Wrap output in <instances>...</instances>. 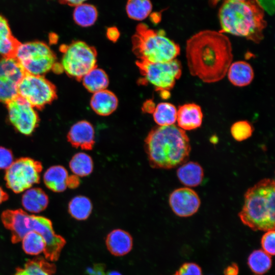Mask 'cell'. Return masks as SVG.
I'll return each mask as SVG.
<instances>
[{
  "label": "cell",
  "instance_id": "cell-1",
  "mask_svg": "<svg viewBox=\"0 0 275 275\" xmlns=\"http://www.w3.org/2000/svg\"><path fill=\"white\" fill-rule=\"evenodd\" d=\"M185 53L190 73L205 83L223 79L232 63V46L224 33L201 31L186 41Z\"/></svg>",
  "mask_w": 275,
  "mask_h": 275
},
{
  "label": "cell",
  "instance_id": "cell-2",
  "mask_svg": "<svg viewBox=\"0 0 275 275\" xmlns=\"http://www.w3.org/2000/svg\"><path fill=\"white\" fill-rule=\"evenodd\" d=\"M150 166L170 169L184 163L191 150L185 131L175 124L152 129L145 140Z\"/></svg>",
  "mask_w": 275,
  "mask_h": 275
},
{
  "label": "cell",
  "instance_id": "cell-3",
  "mask_svg": "<svg viewBox=\"0 0 275 275\" xmlns=\"http://www.w3.org/2000/svg\"><path fill=\"white\" fill-rule=\"evenodd\" d=\"M218 18L221 33L244 37L255 43L263 39L267 22L264 10L257 0H225Z\"/></svg>",
  "mask_w": 275,
  "mask_h": 275
},
{
  "label": "cell",
  "instance_id": "cell-4",
  "mask_svg": "<svg viewBox=\"0 0 275 275\" xmlns=\"http://www.w3.org/2000/svg\"><path fill=\"white\" fill-rule=\"evenodd\" d=\"M238 216L243 224L254 231L274 230V180L264 178L249 188Z\"/></svg>",
  "mask_w": 275,
  "mask_h": 275
},
{
  "label": "cell",
  "instance_id": "cell-5",
  "mask_svg": "<svg viewBox=\"0 0 275 275\" xmlns=\"http://www.w3.org/2000/svg\"><path fill=\"white\" fill-rule=\"evenodd\" d=\"M132 51L139 61L164 63L176 59L179 45L168 38L162 30H154L139 23L132 37Z\"/></svg>",
  "mask_w": 275,
  "mask_h": 275
},
{
  "label": "cell",
  "instance_id": "cell-6",
  "mask_svg": "<svg viewBox=\"0 0 275 275\" xmlns=\"http://www.w3.org/2000/svg\"><path fill=\"white\" fill-rule=\"evenodd\" d=\"M15 58L25 73L39 75L53 68L57 60L49 47L41 41L20 43Z\"/></svg>",
  "mask_w": 275,
  "mask_h": 275
},
{
  "label": "cell",
  "instance_id": "cell-7",
  "mask_svg": "<svg viewBox=\"0 0 275 275\" xmlns=\"http://www.w3.org/2000/svg\"><path fill=\"white\" fill-rule=\"evenodd\" d=\"M62 68L69 76L77 80L96 67L97 52L94 47L81 41L64 46Z\"/></svg>",
  "mask_w": 275,
  "mask_h": 275
},
{
  "label": "cell",
  "instance_id": "cell-8",
  "mask_svg": "<svg viewBox=\"0 0 275 275\" xmlns=\"http://www.w3.org/2000/svg\"><path fill=\"white\" fill-rule=\"evenodd\" d=\"M136 64L143 76L141 83L150 84L160 92L172 89L182 74L181 64L176 59L164 63L138 60Z\"/></svg>",
  "mask_w": 275,
  "mask_h": 275
},
{
  "label": "cell",
  "instance_id": "cell-9",
  "mask_svg": "<svg viewBox=\"0 0 275 275\" xmlns=\"http://www.w3.org/2000/svg\"><path fill=\"white\" fill-rule=\"evenodd\" d=\"M41 162L30 157H20L6 170V186L15 193H20L40 182L42 170Z\"/></svg>",
  "mask_w": 275,
  "mask_h": 275
},
{
  "label": "cell",
  "instance_id": "cell-10",
  "mask_svg": "<svg viewBox=\"0 0 275 275\" xmlns=\"http://www.w3.org/2000/svg\"><path fill=\"white\" fill-rule=\"evenodd\" d=\"M18 95L34 107L42 108L57 97L56 88L42 75L25 73L18 88Z\"/></svg>",
  "mask_w": 275,
  "mask_h": 275
},
{
  "label": "cell",
  "instance_id": "cell-11",
  "mask_svg": "<svg viewBox=\"0 0 275 275\" xmlns=\"http://www.w3.org/2000/svg\"><path fill=\"white\" fill-rule=\"evenodd\" d=\"M6 104L9 120L14 128L25 135H31L39 122L34 107L19 95Z\"/></svg>",
  "mask_w": 275,
  "mask_h": 275
},
{
  "label": "cell",
  "instance_id": "cell-12",
  "mask_svg": "<svg viewBox=\"0 0 275 275\" xmlns=\"http://www.w3.org/2000/svg\"><path fill=\"white\" fill-rule=\"evenodd\" d=\"M26 226L29 232L35 231L44 239L46 242L43 252L45 258L49 261H57L66 241L62 236L54 232L51 221L44 216L29 215Z\"/></svg>",
  "mask_w": 275,
  "mask_h": 275
},
{
  "label": "cell",
  "instance_id": "cell-13",
  "mask_svg": "<svg viewBox=\"0 0 275 275\" xmlns=\"http://www.w3.org/2000/svg\"><path fill=\"white\" fill-rule=\"evenodd\" d=\"M25 74L15 58L0 60V102L7 103L18 95V86Z\"/></svg>",
  "mask_w": 275,
  "mask_h": 275
},
{
  "label": "cell",
  "instance_id": "cell-14",
  "mask_svg": "<svg viewBox=\"0 0 275 275\" xmlns=\"http://www.w3.org/2000/svg\"><path fill=\"white\" fill-rule=\"evenodd\" d=\"M169 204L173 211L180 217H188L199 209L201 201L197 193L188 187H180L170 195Z\"/></svg>",
  "mask_w": 275,
  "mask_h": 275
},
{
  "label": "cell",
  "instance_id": "cell-15",
  "mask_svg": "<svg viewBox=\"0 0 275 275\" xmlns=\"http://www.w3.org/2000/svg\"><path fill=\"white\" fill-rule=\"evenodd\" d=\"M29 214L21 209L6 210L1 215L4 226L11 232V240L13 243L20 242L29 232L26 222Z\"/></svg>",
  "mask_w": 275,
  "mask_h": 275
},
{
  "label": "cell",
  "instance_id": "cell-16",
  "mask_svg": "<svg viewBox=\"0 0 275 275\" xmlns=\"http://www.w3.org/2000/svg\"><path fill=\"white\" fill-rule=\"evenodd\" d=\"M95 132L92 125L86 120L73 124L68 134V141L76 148L91 150L95 144Z\"/></svg>",
  "mask_w": 275,
  "mask_h": 275
},
{
  "label": "cell",
  "instance_id": "cell-17",
  "mask_svg": "<svg viewBox=\"0 0 275 275\" xmlns=\"http://www.w3.org/2000/svg\"><path fill=\"white\" fill-rule=\"evenodd\" d=\"M203 115L201 107L194 103L180 105L177 113L178 126L184 130H190L201 126Z\"/></svg>",
  "mask_w": 275,
  "mask_h": 275
},
{
  "label": "cell",
  "instance_id": "cell-18",
  "mask_svg": "<svg viewBox=\"0 0 275 275\" xmlns=\"http://www.w3.org/2000/svg\"><path fill=\"white\" fill-rule=\"evenodd\" d=\"M105 242L108 250L116 256L128 253L133 244L131 235L122 229H115L110 232L107 235Z\"/></svg>",
  "mask_w": 275,
  "mask_h": 275
},
{
  "label": "cell",
  "instance_id": "cell-19",
  "mask_svg": "<svg viewBox=\"0 0 275 275\" xmlns=\"http://www.w3.org/2000/svg\"><path fill=\"white\" fill-rule=\"evenodd\" d=\"M227 74L230 82L233 85L239 87L250 85L254 77L252 67L249 63L243 61L232 63Z\"/></svg>",
  "mask_w": 275,
  "mask_h": 275
},
{
  "label": "cell",
  "instance_id": "cell-20",
  "mask_svg": "<svg viewBox=\"0 0 275 275\" xmlns=\"http://www.w3.org/2000/svg\"><path fill=\"white\" fill-rule=\"evenodd\" d=\"M118 104L116 96L106 89L94 93L90 101L93 110L98 115L103 116L113 113L116 109Z\"/></svg>",
  "mask_w": 275,
  "mask_h": 275
},
{
  "label": "cell",
  "instance_id": "cell-21",
  "mask_svg": "<svg viewBox=\"0 0 275 275\" xmlns=\"http://www.w3.org/2000/svg\"><path fill=\"white\" fill-rule=\"evenodd\" d=\"M20 44L13 35L7 19L0 14V57L15 58Z\"/></svg>",
  "mask_w": 275,
  "mask_h": 275
},
{
  "label": "cell",
  "instance_id": "cell-22",
  "mask_svg": "<svg viewBox=\"0 0 275 275\" xmlns=\"http://www.w3.org/2000/svg\"><path fill=\"white\" fill-rule=\"evenodd\" d=\"M56 271L54 263L38 256L26 261L23 268L17 267L14 275H53Z\"/></svg>",
  "mask_w": 275,
  "mask_h": 275
},
{
  "label": "cell",
  "instance_id": "cell-23",
  "mask_svg": "<svg viewBox=\"0 0 275 275\" xmlns=\"http://www.w3.org/2000/svg\"><path fill=\"white\" fill-rule=\"evenodd\" d=\"M177 175L180 181L188 187L199 186L202 182L204 171L199 163L189 161L183 164L177 170Z\"/></svg>",
  "mask_w": 275,
  "mask_h": 275
},
{
  "label": "cell",
  "instance_id": "cell-24",
  "mask_svg": "<svg viewBox=\"0 0 275 275\" xmlns=\"http://www.w3.org/2000/svg\"><path fill=\"white\" fill-rule=\"evenodd\" d=\"M24 208L32 213H39L47 207L49 200L47 195L40 188L28 189L22 197Z\"/></svg>",
  "mask_w": 275,
  "mask_h": 275
},
{
  "label": "cell",
  "instance_id": "cell-25",
  "mask_svg": "<svg viewBox=\"0 0 275 275\" xmlns=\"http://www.w3.org/2000/svg\"><path fill=\"white\" fill-rule=\"evenodd\" d=\"M67 170L61 166H53L48 168L43 176L46 186L54 192H62L67 188L68 178Z\"/></svg>",
  "mask_w": 275,
  "mask_h": 275
},
{
  "label": "cell",
  "instance_id": "cell-26",
  "mask_svg": "<svg viewBox=\"0 0 275 275\" xmlns=\"http://www.w3.org/2000/svg\"><path fill=\"white\" fill-rule=\"evenodd\" d=\"M81 80L86 89L94 93L106 89L108 85L107 75L96 67L85 75Z\"/></svg>",
  "mask_w": 275,
  "mask_h": 275
},
{
  "label": "cell",
  "instance_id": "cell-27",
  "mask_svg": "<svg viewBox=\"0 0 275 275\" xmlns=\"http://www.w3.org/2000/svg\"><path fill=\"white\" fill-rule=\"evenodd\" d=\"M177 113V109L175 105L169 102H161L155 107L153 116L159 126H169L175 124Z\"/></svg>",
  "mask_w": 275,
  "mask_h": 275
},
{
  "label": "cell",
  "instance_id": "cell-28",
  "mask_svg": "<svg viewBox=\"0 0 275 275\" xmlns=\"http://www.w3.org/2000/svg\"><path fill=\"white\" fill-rule=\"evenodd\" d=\"M98 11L96 8L91 4H81L75 6L73 13L75 22L82 27L92 25L96 21Z\"/></svg>",
  "mask_w": 275,
  "mask_h": 275
},
{
  "label": "cell",
  "instance_id": "cell-29",
  "mask_svg": "<svg viewBox=\"0 0 275 275\" xmlns=\"http://www.w3.org/2000/svg\"><path fill=\"white\" fill-rule=\"evenodd\" d=\"M92 210L91 200L83 196H77L71 199L68 204V211L72 217L82 221L89 217Z\"/></svg>",
  "mask_w": 275,
  "mask_h": 275
},
{
  "label": "cell",
  "instance_id": "cell-30",
  "mask_svg": "<svg viewBox=\"0 0 275 275\" xmlns=\"http://www.w3.org/2000/svg\"><path fill=\"white\" fill-rule=\"evenodd\" d=\"M69 167L75 175L85 177L92 172L93 162L90 155L84 152H79L72 157Z\"/></svg>",
  "mask_w": 275,
  "mask_h": 275
},
{
  "label": "cell",
  "instance_id": "cell-31",
  "mask_svg": "<svg viewBox=\"0 0 275 275\" xmlns=\"http://www.w3.org/2000/svg\"><path fill=\"white\" fill-rule=\"evenodd\" d=\"M152 5L150 0H127L126 11L128 16L136 20H142L150 14Z\"/></svg>",
  "mask_w": 275,
  "mask_h": 275
},
{
  "label": "cell",
  "instance_id": "cell-32",
  "mask_svg": "<svg viewBox=\"0 0 275 275\" xmlns=\"http://www.w3.org/2000/svg\"><path fill=\"white\" fill-rule=\"evenodd\" d=\"M21 241L22 249L28 255H38L45 249L46 242L44 239L41 235L34 231L28 232Z\"/></svg>",
  "mask_w": 275,
  "mask_h": 275
},
{
  "label": "cell",
  "instance_id": "cell-33",
  "mask_svg": "<svg viewBox=\"0 0 275 275\" xmlns=\"http://www.w3.org/2000/svg\"><path fill=\"white\" fill-rule=\"evenodd\" d=\"M271 258L263 250L253 251L248 258V265L253 272L260 275L266 272L271 266Z\"/></svg>",
  "mask_w": 275,
  "mask_h": 275
},
{
  "label": "cell",
  "instance_id": "cell-34",
  "mask_svg": "<svg viewBox=\"0 0 275 275\" xmlns=\"http://www.w3.org/2000/svg\"><path fill=\"white\" fill-rule=\"evenodd\" d=\"M230 131L233 138L236 141L241 142L251 136L253 128L248 121H239L232 125Z\"/></svg>",
  "mask_w": 275,
  "mask_h": 275
},
{
  "label": "cell",
  "instance_id": "cell-35",
  "mask_svg": "<svg viewBox=\"0 0 275 275\" xmlns=\"http://www.w3.org/2000/svg\"><path fill=\"white\" fill-rule=\"evenodd\" d=\"M274 230L267 231L261 239V245L263 250L270 256L274 255Z\"/></svg>",
  "mask_w": 275,
  "mask_h": 275
},
{
  "label": "cell",
  "instance_id": "cell-36",
  "mask_svg": "<svg viewBox=\"0 0 275 275\" xmlns=\"http://www.w3.org/2000/svg\"><path fill=\"white\" fill-rule=\"evenodd\" d=\"M174 275H202L200 267L194 263L183 264Z\"/></svg>",
  "mask_w": 275,
  "mask_h": 275
},
{
  "label": "cell",
  "instance_id": "cell-37",
  "mask_svg": "<svg viewBox=\"0 0 275 275\" xmlns=\"http://www.w3.org/2000/svg\"><path fill=\"white\" fill-rule=\"evenodd\" d=\"M13 161V155L11 150L0 147V169L7 170Z\"/></svg>",
  "mask_w": 275,
  "mask_h": 275
},
{
  "label": "cell",
  "instance_id": "cell-38",
  "mask_svg": "<svg viewBox=\"0 0 275 275\" xmlns=\"http://www.w3.org/2000/svg\"><path fill=\"white\" fill-rule=\"evenodd\" d=\"M105 267L102 264H96L92 267H88L87 272L88 275H106L105 272Z\"/></svg>",
  "mask_w": 275,
  "mask_h": 275
},
{
  "label": "cell",
  "instance_id": "cell-39",
  "mask_svg": "<svg viewBox=\"0 0 275 275\" xmlns=\"http://www.w3.org/2000/svg\"><path fill=\"white\" fill-rule=\"evenodd\" d=\"M264 11L273 14L274 10V0H257Z\"/></svg>",
  "mask_w": 275,
  "mask_h": 275
},
{
  "label": "cell",
  "instance_id": "cell-40",
  "mask_svg": "<svg viewBox=\"0 0 275 275\" xmlns=\"http://www.w3.org/2000/svg\"><path fill=\"white\" fill-rule=\"evenodd\" d=\"M120 32L115 26L109 27L106 31L107 38L112 41L116 42L120 37Z\"/></svg>",
  "mask_w": 275,
  "mask_h": 275
},
{
  "label": "cell",
  "instance_id": "cell-41",
  "mask_svg": "<svg viewBox=\"0 0 275 275\" xmlns=\"http://www.w3.org/2000/svg\"><path fill=\"white\" fill-rule=\"evenodd\" d=\"M79 184V179L76 175L69 176L67 181V186L70 188L77 187Z\"/></svg>",
  "mask_w": 275,
  "mask_h": 275
},
{
  "label": "cell",
  "instance_id": "cell-42",
  "mask_svg": "<svg viewBox=\"0 0 275 275\" xmlns=\"http://www.w3.org/2000/svg\"><path fill=\"white\" fill-rule=\"evenodd\" d=\"M87 0H59L60 3L70 6H76L82 4Z\"/></svg>",
  "mask_w": 275,
  "mask_h": 275
},
{
  "label": "cell",
  "instance_id": "cell-43",
  "mask_svg": "<svg viewBox=\"0 0 275 275\" xmlns=\"http://www.w3.org/2000/svg\"><path fill=\"white\" fill-rule=\"evenodd\" d=\"M238 268L235 264L228 267L225 270V275H237Z\"/></svg>",
  "mask_w": 275,
  "mask_h": 275
},
{
  "label": "cell",
  "instance_id": "cell-44",
  "mask_svg": "<svg viewBox=\"0 0 275 275\" xmlns=\"http://www.w3.org/2000/svg\"><path fill=\"white\" fill-rule=\"evenodd\" d=\"M143 108L145 112L148 113H153L155 108L154 103L152 101H147L144 104Z\"/></svg>",
  "mask_w": 275,
  "mask_h": 275
},
{
  "label": "cell",
  "instance_id": "cell-45",
  "mask_svg": "<svg viewBox=\"0 0 275 275\" xmlns=\"http://www.w3.org/2000/svg\"><path fill=\"white\" fill-rule=\"evenodd\" d=\"M9 198L8 194L0 186V204L7 201Z\"/></svg>",
  "mask_w": 275,
  "mask_h": 275
},
{
  "label": "cell",
  "instance_id": "cell-46",
  "mask_svg": "<svg viewBox=\"0 0 275 275\" xmlns=\"http://www.w3.org/2000/svg\"><path fill=\"white\" fill-rule=\"evenodd\" d=\"M159 14L158 13H154L150 15V18L153 22L157 23L160 17H158Z\"/></svg>",
  "mask_w": 275,
  "mask_h": 275
},
{
  "label": "cell",
  "instance_id": "cell-47",
  "mask_svg": "<svg viewBox=\"0 0 275 275\" xmlns=\"http://www.w3.org/2000/svg\"><path fill=\"white\" fill-rule=\"evenodd\" d=\"M106 275H122V274L118 271H111L108 272Z\"/></svg>",
  "mask_w": 275,
  "mask_h": 275
},
{
  "label": "cell",
  "instance_id": "cell-48",
  "mask_svg": "<svg viewBox=\"0 0 275 275\" xmlns=\"http://www.w3.org/2000/svg\"><path fill=\"white\" fill-rule=\"evenodd\" d=\"M231 1H245V0H231Z\"/></svg>",
  "mask_w": 275,
  "mask_h": 275
}]
</instances>
